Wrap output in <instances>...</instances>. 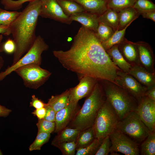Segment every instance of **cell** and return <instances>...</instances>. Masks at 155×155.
<instances>
[{
	"instance_id": "obj_1",
	"label": "cell",
	"mask_w": 155,
	"mask_h": 155,
	"mask_svg": "<svg viewBox=\"0 0 155 155\" xmlns=\"http://www.w3.org/2000/svg\"><path fill=\"white\" fill-rule=\"evenodd\" d=\"M53 52L64 67L80 76L115 83L117 73L121 70L113 63L94 32L82 26L69 49Z\"/></svg>"
},
{
	"instance_id": "obj_2",
	"label": "cell",
	"mask_w": 155,
	"mask_h": 155,
	"mask_svg": "<svg viewBox=\"0 0 155 155\" xmlns=\"http://www.w3.org/2000/svg\"><path fill=\"white\" fill-rule=\"evenodd\" d=\"M41 0L29 2L27 6L10 26L16 45L13 63L17 62L32 46L36 36L35 32L41 9Z\"/></svg>"
},
{
	"instance_id": "obj_3",
	"label": "cell",
	"mask_w": 155,
	"mask_h": 155,
	"mask_svg": "<svg viewBox=\"0 0 155 155\" xmlns=\"http://www.w3.org/2000/svg\"><path fill=\"white\" fill-rule=\"evenodd\" d=\"M105 97L102 86L98 82L67 127L82 131L92 126L99 110L106 99Z\"/></svg>"
},
{
	"instance_id": "obj_4",
	"label": "cell",
	"mask_w": 155,
	"mask_h": 155,
	"mask_svg": "<svg viewBox=\"0 0 155 155\" xmlns=\"http://www.w3.org/2000/svg\"><path fill=\"white\" fill-rule=\"evenodd\" d=\"M99 81L101 82L100 84L106 99L117 114L119 121L130 112L135 111L137 102L126 90L112 82Z\"/></svg>"
},
{
	"instance_id": "obj_5",
	"label": "cell",
	"mask_w": 155,
	"mask_h": 155,
	"mask_svg": "<svg viewBox=\"0 0 155 155\" xmlns=\"http://www.w3.org/2000/svg\"><path fill=\"white\" fill-rule=\"evenodd\" d=\"M119 121L117 114L106 99L93 125L95 137L103 138L109 135L116 129Z\"/></svg>"
},
{
	"instance_id": "obj_6",
	"label": "cell",
	"mask_w": 155,
	"mask_h": 155,
	"mask_svg": "<svg viewBox=\"0 0 155 155\" xmlns=\"http://www.w3.org/2000/svg\"><path fill=\"white\" fill-rule=\"evenodd\" d=\"M116 129L138 144L145 140L150 133L135 111L130 112L119 121Z\"/></svg>"
},
{
	"instance_id": "obj_7",
	"label": "cell",
	"mask_w": 155,
	"mask_h": 155,
	"mask_svg": "<svg viewBox=\"0 0 155 155\" xmlns=\"http://www.w3.org/2000/svg\"><path fill=\"white\" fill-rule=\"evenodd\" d=\"M23 80L27 88L36 90L48 80L51 73L35 63L27 64L18 68L14 71Z\"/></svg>"
},
{
	"instance_id": "obj_8",
	"label": "cell",
	"mask_w": 155,
	"mask_h": 155,
	"mask_svg": "<svg viewBox=\"0 0 155 155\" xmlns=\"http://www.w3.org/2000/svg\"><path fill=\"white\" fill-rule=\"evenodd\" d=\"M49 48L43 38L40 36H36L33 44L24 56L17 62L8 67L4 71L0 72V81L18 68L23 66L35 63L40 65L42 52Z\"/></svg>"
},
{
	"instance_id": "obj_9",
	"label": "cell",
	"mask_w": 155,
	"mask_h": 155,
	"mask_svg": "<svg viewBox=\"0 0 155 155\" xmlns=\"http://www.w3.org/2000/svg\"><path fill=\"white\" fill-rule=\"evenodd\" d=\"M110 152H118L126 155H139L138 144L122 132L116 129L109 135Z\"/></svg>"
},
{
	"instance_id": "obj_10",
	"label": "cell",
	"mask_w": 155,
	"mask_h": 155,
	"mask_svg": "<svg viewBox=\"0 0 155 155\" xmlns=\"http://www.w3.org/2000/svg\"><path fill=\"white\" fill-rule=\"evenodd\" d=\"M115 82L133 97L137 102L144 96L148 89L132 76L121 70L117 72Z\"/></svg>"
},
{
	"instance_id": "obj_11",
	"label": "cell",
	"mask_w": 155,
	"mask_h": 155,
	"mask_svg": "<svg viewBox=\"0 0 155 155\" xmlns=\"http://www.w3.org/2000/svg\"><path fill=\"white\" fill-rule=\"evenodd\" d=\"M150 133L155 131V100L144 96L135 111Z\"/></svg>"
},
{
	"instance_id": "obj_12",
	"label": "cell",
	"mask_w": 155,
	"mask_h": 155,
	"mask_svg": "<svg viewBox=\"0 0 155 155\" xmlns=\"http://www.w3.org/2000/svg\"><path fill=\"white\" fill-rule=\"evenodd\" d=\"M41 7L39 16L59 22L70 24L69 17L63 12L57 0H41Z\"/></svg>"
},
{
	"instance_id": "obj_13",
	"label": "cell",
	"mask_w": 155,
	"mask_h": 155,
	"mask_svg": "<svg viewBox=\"0 0 155 155\" xmlns=\"http://www.w3.org/2000/svg\"><path fill=\"white\" fill-rule=\"evenodd\" d=\"M98 80L93 77L81 75L78 84L69 89L70 102H78L81 99L86 97L91 93Z\"/></svg>"
},
{
	"instance_id": "obj_14",
	"label": "cell",
	"mask_w": 155,
	"mask_h": 155,
	"mask_svg": "<svg viewBox=\"0 0 155 155\" xmlns=\"http://www.w3.org/2000/svg\"><path fill=\"white\" fill-rule=\"evenodd\" d=\"M80 108L78 103L70 102L66 106L57 112L55 117L54 132L57 133L67 127Z\"/></svg>"
},
{
	"instance_id": "obj_15",
	"label": "cell",
	"mask_w": 155,
	"mask_h": 155,
	"mask_svg": "<svg viewBox=\"0 0 155 155\" xmlns=\"http://www.w3.org/2000/svg\"><path fill=\"white\" fill-rule=\"evenodd\" d=\"M135 43L137 49L139 65L148 70L155 72L154 55L150 44L142 41Z\"/></svg>"
},
{
	"instance_id": "obj_16",
	"label": "cell",
	"mask_w": 155,
	"mask_h": 155,
	"mask_svg": "<svg viewBox=\"0 0 155 155\" xmlns=\"http://www.w3.org/2000/svg\"><path fill=\"white\" fill-rule=\"evenodd\" d=\"M127 73L148 88L155 85V72L148 70L140 65H132Z\"/></svg>"
},
{
	"instance_id": "obj_17",
	"label": "cell",
	"mask_w": 155,
	"mask_h": 155,
	"mask_svg": "<svg viewBox=\"0 0 155 155\" xmlns=\"http://www.w3.org/2000/svg\"><path fill=\"white\" fill-rule=\"evenodd\" d=\"M118 49L125 59L132 65L139 64L137 48L134 42L124 38L118 44Z\"/></svg>"
},
{
	"instance_id": "obj_18",
	"label": "cell",
	"mask_w": 155,
	"mask_h": 155,
	"mask_svg": "<svg viewBox=\"0 0 155 155\" xmlns=\"http://www.w3.org/2000/svg\"><path fill=\"white\" fill-rule=\"evenodd\" d=\"M98 15L86 11L69 17L70 20L77 21L85 28L94 32L97 28L99 22Z\"/></svg>"
},
{
	"instance_id": "obj_19",
	"label": "cell",
	"mask_w": 155,
	"mask_h": 155,
	"mask_svg": "<svg viewBox=\"0 0 155 155\" xmlns=\"http://www.w3.org/2000/svg\"><path fill=\"white\" fill-rule=\"evenodd\" d=\"M80 4L85 11L99 16L107 9L108 0H71Z\"/></svg>"
},
{
	"instance_id": "obj_20",
	"label": "cell",
	"mask_w": 155,
	"mask_h": 155,
	"mask_svg": "<svg viewBox=\"0 0 155 155\" xmlns=\"http://www.w3.org/2000/svg\"><path fill=\"white\" fill-rule=\"evenodd\" d=\"M118 44L106 50L113 63L121 71L128 73L132 65L124 58L118 49Z\"/></svg>"
},
{
	"instance_id": "obj_21",
	"label": "cell",
	"mask_w": 155,
	"mask_h": 155,
	"mask_svg": "<svg viewBox=\"0 0 155 155\" xmlns=\"http://www.w3.org/2000/svg\"><path fill=\"white\" fill-rule=\"evenodd\" d=\"M140 15L133 7L124 8L118 12L119 24L117 30L124 28L129 23L132 22Z\"/></svg>"
},
{
	"instance_id": "obj_22",
	"label": "cell",
	"mask_w": 155,
	"mask_h": 155,
	"mask_svg": "<svg viewBox=\"0 0 155 155\" xmlns=\"http://www.w3.org/2000/svg\"><path fill=\"white\" fill-rule=\"evenodd\" d=\"M80 130L67 127L58 132L51 142V145L64 142L75 141Z\"/></svg>"
},
{
	"instance_id": "obj_23",
	"label": "cell",
	"mask_w": 155,
	"mask_h": 155,
	"mask_svg": "<svg viewBox=\"0 0 155 155\" xmlns=\"http://www.w3.org/2000/svg\"><path fill=\"white\" fill-rule=\"evenodd\" d=\"M69 90L68 89L60 94L52 96L46 104L57 113L69 103Z\"/></svg>"
},
{
	"instance_id": "obj_24",
	"label": "cell",
	"mask_w": 155,
	"mask_h": 155,
	"mask_svg": "<svg viewBox=\"0 0 155 155\" xmlns=\"http://www.w3.org/2000/svg\"><path fill=\"white\" fill-rule=\"evenodd\" d=\"M99 22H102L111 27L115 32L118 29L119 20L118 12L111 8H108L101 15L98 16Z\"/></svg>"
},
{
	"instance_id": "obj_25",
	"label": "cell",
	"mask_w": 155,
	"mask_h": 155,
	"mask_svg": "<svg viewBox=\"0 0 155 155\" xmlns=\"http://www.w3.org/2000/svg\"><path fill=\"white\" fill-rule=\"evenodd\" d=\"M93 126L81 131L75 141L76 150L86 147L95 138Z\"/></svg>"
},
{
	"instance_id": "obj_26",
	"label": "cell",
	"mask_w": 155,
	"mask_h": 155,
	"mask_svg": "<svg viewBox=\"0 0 155 155\" xmlns=\"http://www.w3.org/2000/svg\"><path fill=\"white\" fill-rule=\"evenodd\" d=\"M64 13L69 17L85 11L84 8L77 2L71 0H57Z\"/></svg>"
},
{
	"instance_id": "obj_27",
	"label": "cell",
	"mask_w": 155,
	"mask_h": 155,
	"mask_svg": "<svg viewBox=\"0 0 155 155\" xmlns=\"http://www.w3.org/2000/svg\"><path fill=\"white\" fill-rule=\"evenodd\" d=\"M132 22L129 23L123 29L121 30H116L108 40L101 43L102 46L106 51L115 45L119 44L125 38V31L127 28Z\"/></svg>"
},
{
	"instance_id": "obj_28",
	"label": "cell",
	"mask_w": 155,
	"mask_h": 155,
	"mask_svg": "<svg viewBox=\"0 0 155 155\" xmlns=\"http://www.w3.org/2000/svg\"><path fill=\"white\" fill-rule=\"evenodd\" d=\"M141 146L142 155H155V133H150Z\"/></svg>"
},
{
	"instance_id": "obj_29",
	"label": "cell",
	"mask_w": 155,
	"mask_h": 155,
	"mask_svg": "<svg viewBox=\"0 0 155 155\" xmlns=\"http://www.w3.org/2000/svg\"><path fill=\"white\" fill-rule=\"evenodd\" d=\"M115 31L111 27L102 22H99L95 35L101 43L108 40Z\"/></svg>"
},
{
	"instance_id": "obj_30",
	"label": "cell",
	"mask_w": 155,
	"mask_h": 155,
	"mask_svg": "<svg viewBox=\"0 0 155 155\" xmlns=\"http://www.w3.org/2000/svg\"><path fill=\"white\" fill-rule=\"evenodd\" d=\"M21 13L16 11H7L0 8V25L10 26Z\"/></svg>"
},
{
	"instance_id": "obj_31",
	"label": "cell",
	"mask_w": 155,
	"mask_h": 155,
	"mask_svg": "<svg viewBox=\"0 0 155 155\" xmlns=\"http://www.w3.org/2000/svg\"><path fill=\"white\" fill-rule=\"evenodd\" d=\"M103 138H95L92 142L86 147L76 149L75 155H95L100 146Z\"/></svg>"
},
{
	"instance_id": "obj_32",
	"label": "cell",
	"mask_w": 155,
	"mask_h": 155,
	"mask_svg": "<svg viewBox=\"0 0 155 155\" xmlns=\"http://www.w3.org/2000/svg\"><path fill=\"white\" fill-rule=\"evenodd\" d=\"M136 0H108L107 7L119 12L124 8L133 7Z\"/></svg>"
},
{
	"instance_id": "obj_33",
	"label": "cell",
	"mask_w": 155,
	"mask_h": 155,
	"mask_svg": "<svg viewBox=\"0 0 155 155\" xmlns=\"http://www.w3.org/2000/svg\"><path fill=\"white\" fill-rule=\"evenodd\" d=\"M51 136V133L42 132L37 133L34 142L29 148L30 151L34 150H40L42 146L47 143Z\"/></svg>"
},
{
	"instance_id": "obj_34",
	"label": "cell",
	"mask_w": 155,
	"mask_h": 155,
	"mask_svg": "<svg viewBox=\"0 0 155 155\" xmlns=\"http://www.w3.org/2000/svg\"><path fill=\"white\" fill-rule=\"evenodd\" d=\"M52 145L60 150L63 155H74L75 154L76 146L75 141L62 142L54 144Z\"/></svg>"
},
{
	"instance_id": "obj_35",
	"label": "cell",
	"mask_w": 155,
	"mask_h": 155,
	"mask_svg": "<svg viewBox=\"0 0 155 155\" xmlns=\"http://www.w3.org/2000/svg\"><path fill=\"white\" fill-rule=\"evenodd\" d=\"M36 125L38 133L44 132L51 133L54 131L55 128V122H51L44 119H38Z\"/></svg>"
},
{
	"instance_id": "obj_36",
	"label": "cell",
	"mask_w": 155,
	"mask_h": 155,
	"mask_svg": "<svg viewBox=\"0 0 155 155\" xmlns=\"http://www.w3.org/2000/svg\"><path fill=\"white\" fill-rule=\"evenodd\" d=\"M133 7L138 12L155 10V5L151 0H137Z\"/></svg>"
},
{
	"instance_id": "obj_37",
	"label": "cell",
	"mask_w": 155,
	"mask_h": 155,
	"mask_svg": "<svg viewBox=\"0 0 155 155\" xmlns=\"http://www.w3.org/2000/svg\"><path fill=\"white\" fill-rule=\"evenodd\" d=\"M111 142L109 135L104 137L95 155H107L110 152Z\"/></svg>"
},
{
	"instance_id": "obj_38",
	"label": "cell",
	"mask_w": 155,
	"mask_h": 155,
	"mask_svg": "<svg viewBox=\"0 0 155 155\" xmlns=\"http://www.w3.org/2000/svg\"><path fill=\"white\" fill-rule=\"evenodd\" d=\"M3 49L4 51L7 54L14 53L16 49V45L13 40L9 38L4 42Z\"/></svg>"
},
{
	"instance_id": "obj_39",
	"label": "cell",
	"mask_w": 155,
	"mask_h": 155,
	"mask_svg": "<svg viewBox=\"0 0 155 155\" xmlns=\"http://www.w3.org/2000/svg\"><path fill=\"white\" fill-rule=\"evenodd\" d=\"M46 110L45 116L44 119L51 122H55L56 113L51 106L46 103L44 106Z\"/></svg>"
},
{
	"instance_id": "obj_40",
	"label": "cell",
	"mask_w": 155,
	"mask_h": 155,
	"mask_svg": "<svg viewBox=\"0 0 155 155\" xmlns=\"http://www.w3.org/2000/svg\"><path fill=\"white\" fill-rule=\"evenodd\" d=\"M46 104L41 100L38 99L33 94L32 95L31 101L30 102V106L33 107L36 109L44 107Z\"/></svg>"
},
{
	"instance_id": "obj_41",
	"label": "cell",
	"mask_w": 155,
	"mask_h": 155,
	"mask_svg": "<svg viewBox=\"0 0 155 155\" xmlns=\"http://www.w3.org/2000/svg\"><path fill=\"white\" fill-rule=\"evenodd\" d=\"M143 18L155 22V10H150L138 12Z\"/></svg>"
},
{
	"instance_id": "obj_42",
	"label": "cell",
	"mask_w": 155,
	"mask_h": 155,
	"mask_svg": "<svg viewBox=\"0 0 155 155\" xmlns=\"http://www.w3.org/2000/svg\"><path fill=\"white\" fill-rule=\"evenodd\" d=\"M46 110L45 107L40 108L36 109L32 113V114L36 116L38 119H43L45 116Z\"/></svg>"
},
{
	"instance_id": "obj_43",
	"label": "cell",
	"mask_w": 155,
	"mask_h": 155,
	"mask_svg": "<svg viewBox=\"0 0 155 155\" xmlns=\"http://www.w3.org/2000/svg\"><path fill=\"white\" fill-rule=\"evenodd\" d=\"M144 96L155 100V85L148 88Z\"/></svg>"
},
{
	"instance_id": "obj_44",
	"label": "cell",
	"mask_w": 155,
	"mask_h": 155,
	"mask_svg": "<svg viewBox=\"0 0 155 155\" xmlns=\"http://www.w3.org/2000/svg\"><path fill=\"white\" fill-rule=\"evenodd\" d=\"M0 34L6 36L11 34L10 26L0 25Z\"/></svg>"
},
{
	"instance_id": "obj_45",
	"label": "cell",
	"mask_w": 155,
	"mask_h": 155,
	"mask_svg": "<svg viewBox=\"0 0 155 155\" xmlns=\"http://www.w3.org/2000/svg\"><path fill=\"white\" fill-rule=\"evenodd\" d=\"M11 111V110L0 104V117H6Z\"/></svg>"
},
{
	"instance_id": "obj_46",
	"label": "cell",
	"mask_w": 155,
	"mask_h": 155,
	"mask_svg": "<svg viewBox=\"0 0 155 155\" xmlns=\"http://www.w3.org/2000/svg\"><path fill=\"white\" fill-rule=\"evenodd\" d=\"M4 42L0 43V54L1 53L4 51L3 46ZM4 64V61L1 56L0 55V69L3 66Z\"/></svg>"
},
{
	"instance_id": "obj_47",
	"label": "cell",
	"mask_w": 155,
	"mask_h": 155,
	"mask_svg": "<svg viewBox=\"0 0 155 155\" xmlns=\"http://www.w3.org/2000/svg\"><path fill=\"white\" fill-rule=\"evenodd\" d=\"M3 35L2 34L0 35V43L1 42V41L3 39Z\"/></svg>"
},
{
	"instance_id": "obj_48",
	"label": "cell",
	"mask_w": 155,
	"mask_h": 155,
	"mask_svg": "<svg viewBox=\"0 0 155 155\" xmlns=\"http://www.w3.org/2000/svg\"><path fill=\"white\" fill-rule=\"evenodd\" d=\"M3 155L2 153L0 150V155Z\"/></svg>"
}]
</instances>
